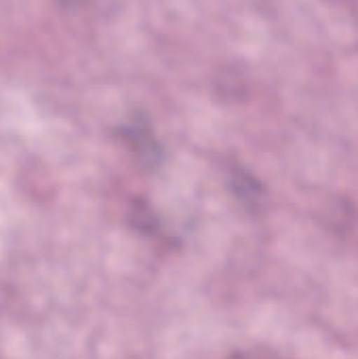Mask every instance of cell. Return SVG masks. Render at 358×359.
<instances>
[{
  "instance_id": "obj_1",
  "label": "cell",
  "mask_w": 358,
  "mask_h": 359,
  "mask_svg": "<svg viewBox=\"0 0 358 359\" xmlns=\"http://www.w3.org/2000/svg\"><path fill=\"white\" fill-rule=\"evenodd\" d=\"M123 136L145 165L156 168L161 163L163 149L146 122L138 120L134 124L126 126L123 130Z\"/></svg>"
},
{
  "instance_id": "obj_2",
  "label": "cell",
  "mask_w": 358,
  "mask_h": 359,
  "mask_svg": "<svg viewBox=\"0 0 358 359\" xmlns=\"http://www.w3.org/2000/svg\"><path fill=\"white\" fill-rule=\"evenodd\" d=\"M229 185L235 196L247 203H256L263 194L261 182L242 168H235L231 170Z\"/></svg>"
},
{
  "instance_id": "obj_3",
  "label": "cell",
  "mask_w": 358,
  "mask_h": 359,
  "mask_svg": "<svg viewBox=\"0 0 358 359\" xmlns=\"http://www.w3.org/2000/svg\"><path fill=\"white\" fill-rule=\"evenodd\" d=\"M132 222L135 227L146 234H153L159 228V219L155 211L144 201L135 203L132 209Z\"/></svg>"
}]
</instances>
